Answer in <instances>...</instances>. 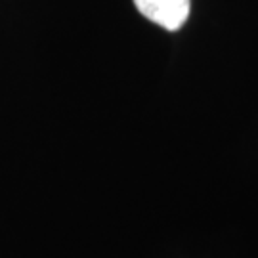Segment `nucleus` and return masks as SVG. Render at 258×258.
Listing matches in <instances>:
<instances>
[{
  "label": "nucleus",
  "instance_id": "nucleus-1",
  "mask_svg": "<svg viewBox=\"0 0 258 258\" xmlns=\"http://www.w3.org/2000/svg\"><path fill=\"white\" fill-rule=\"evenodd\" d=\"M146 19L166 31H178L189 18V0H134Z\"/></svg>",
  "mask_w": 258,
  "mask_h": 258
}]
</instances>
